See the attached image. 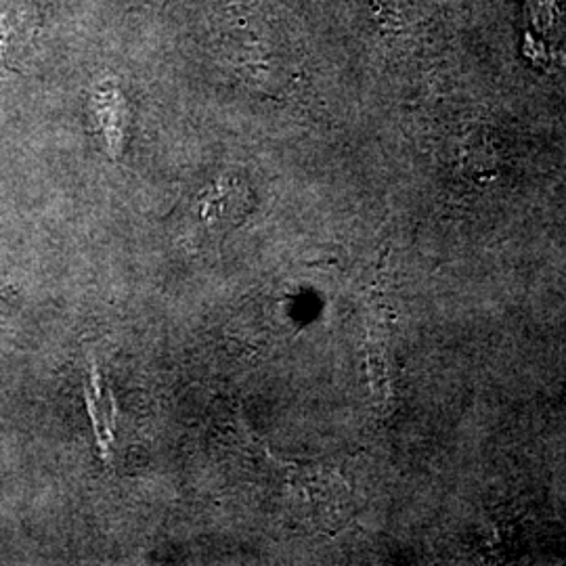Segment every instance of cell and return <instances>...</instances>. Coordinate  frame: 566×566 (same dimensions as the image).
<instances>
[]
</instances>
